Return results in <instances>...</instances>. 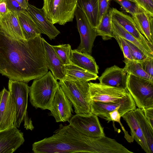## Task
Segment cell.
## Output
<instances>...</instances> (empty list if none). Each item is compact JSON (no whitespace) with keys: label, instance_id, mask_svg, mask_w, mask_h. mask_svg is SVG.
<instances>
[{"label":"cell","instance_id":"obj_1","mask_svg":"<svg viewBox=\"0 0 153 153\" xmlns=\"http://www.w3.org/2000/svg\"><path fill=\"white\" fill-rule=\"evenodd\" d=\"M42 38L14 39L0 28V73L27 83L48 72Z\"/></svg>","mask_w":153,"mask_h":153},{"label":"cell","instance_id":"obj_2","mask_svg":"<svg viewBox=\"0 0 153 153\" xmlns=\"http://www.w3.org/2000/svg\"><path fill=\"white\" fill-rule=\"evenodd\" d=\"M52 136L32 144L35 153H91V137L82 134L70 124H61Z\"/></svg>","mask_w":153,"mask_h":153},{"label":"cell","instance_id":"obj_3","mask_svg":"<svg viewBox=\"0 0 153 153\" xmlns=\"http://www.w3.org/2000/svg\"><path fill=\"white\" fill-rule=\"evenodd\" d=\"M34 80L29 88L30 102L36 109H48L59 86V82L50 71Z\"/></svg>","mask_w":153,"mask_h":153},{"label":"cell","instance_id":"obj_4","mask_svg":"<svg viewBox=\"0 0 153 153\" xmlns=\"http://www.w3.org/2000/svg\"><path fill=\"white\" fill-rule=\"evenodd\" d=\"M58 82L76 114H92L88 82L61 80Z\"/></svg>","mask_w":153,"mask_h":153},{"label":"cell","instance_id":"obj_5","mask_svg":"<svg viewBox=\"0 0 153 153\" xmlns=\"http://www.w3.org/2000/svg\"><path fill=\"white\" fill-rule=\"evenodd\" d=\"M29 88L27 83L9 79L8 89L14 99L16 109V127L19 128L24 122L26 130L34 128L31 118L28 117L27 108Z\"/></svg>","mask_w":153,"mask_h":153},{"label":"cell","instance_id":"obj_6","mask_svg":"<svg viewBox=\"0 0 153 153\" xmlns=\"http://www.w3.org/2000/svg\"><path fill=\"white\" fill-rule=\"evenodd\" d=\"M77 4V0H44L42 9L53 24L64 25L73 21Z\"/></svg>","mask_w":153,"mask_h":153},{"label":"cell","instance_id":"obj_7","mask_svg":"<svg viewBox=\"0 0 153 153\" xmlns=\"http://www.w3.org/2000/svg\"><path fill=\"white\" fill-rule=\"evenodd\" d=\"M127 89L138 108L153 107V81L127 74Z\"/></svg>","mask_w":153,"mask_h":153},{"label":"cell","instance_id":"obj_8","mask_svg":"<svg viewBox=\"0 0 153 153\" xmlns=\"http://www.w3.org/2000/svg\"><path fill=\"white\" fill-rule=\"evenodd\" d=\"M69 124L80 132L88 137H98L105 136L98 117L93 114H76L69 122Z\"/></svg>","mask_w":153,"mask_h":153},{"label":"cell","instance_id":"obj_9","mask_svg":"<svg viewBox=\"0 0 153 153\" xmlns=\"http://www.w3.org/2000/svg\"><path fill=\"white\" fill-rule=\"evenodd\" d=\"M92 113L104 119L108 123L111 121L109 113L119 108L120 117L126 113L136 108L134 101L129 93L126 97L116 103H103L91 101Z\"/></svg>","mask_w":153,"mask_h":153},{"label":"cell","instance_id":"obj_10","mask_svg":"<svg viewBox=\"0 0 153 153\" xmlns=\"http://www.w3.org/2000/svg\"><path fill=\"white\" fill-rule=\"evenodd\" d=\"M91 100L103 103H116L126 97L129 92L124 89L101 84L89 82Z\"/></svg>","mask_w":153,"mask_h":153},{"label":"cell","instance_id":"obj_11","mask_svg":"<svg viewBox=\"0 0 153 153\" xmlns=\"http://www.w3.org/2000/svg\"><path fill=\"white\" fill-rule=\"evenodd\" d=\"M77 29L80 38L78 51L91 55L94 43L97 36L94 28L84 13L77 7L75 13Z\"/></svg>","mask_w":153,"mask_h":153},{"label":"cell","instance_id":"obj_12","mask_svg":"<svg viewBox=\"0 0 153 153\" xmlns=\"http://www.w3.org/2000/svg\"><path fill=\"white\" fill-rule=\"evenodd\" d=\"M16 109L13 97L4 87L0 92V131L16 127Z\"/></svg>","mask_w":153,"mask_h":153},{"label":"cell","instance_id":"obj_13","mask_svg":"<svg viewBox=\"0 0 153 153\" xmlns=\"http://www.w3.org/2000/svg\"><path fill=\"white\" fill-rule=\"evenodd\" d=\"M72 103L59 85L54 95L50 107V115L56 122L69 121L73 112Z\"/></svg>","mask_w":153,"mask_h":153},{"label":"cell","instance_id":"obj_14","mask_svg":"<svg viewBox=\"0 0 153 153\" xmlns=\"http://www.w3.org/2000/svg\"><path fill=\"white\" fill-rule=\"evenodd\" d=\"M112 18L116 21L126 30L136 38L152 54L153 44L149 42L137 28L132 17L116 8L111 9Z\"/></svg>","mask_w":153,"mask_h":153},{"label":"cell","instance_id":"obj_15","mask_svg":"<svg viewBox=\"0 0 153 153\" xmlns=\"http://www.w3.org/2000/svg\"><path fill=\"white\" fill-rule=\"evenodd\" d=\"M25 142L23 133L13 126L0 131V153H13Z\"/></svg>","mask_w":153,"mask_h":153},{"label":"cell","instance_id":"obj_16","mask_svg":"<svg viewBox=\"0 0 153 153\" xmlns=\"http://www.w3.org/2000/svg\"><path fill=\"white\" fill-rule=\"evenodd\" d=\"M98 79L101 84L127 89V74L123 68L116 65L106 68Z\"/></svg>","mask_w":153,"mask_h":153},{"label":"cell","instance_id":"obj_17","mask_svg":"<svg viewBox=\"0 0 153 153\" xmlns=\"http://www.w3.org/2000/svg\"><path fill=\"white\" fill-rule=\"evenodd\" d=\"M27 10L43 34L50 40L55 39L60 33V31L47 18L42 9L38 8L28 3Z\"/></svg>","mask_w":153,"mask_h":153},{"label":"cell","instance_id":"obj_18","mask_svg":"<svg viewBox=\"0 0 153 153\" xmlns=\"http://www.w3.org/2000/svg\"><path fill=\"white\" fill-rule=\"evenodd\" d=\"M0 28L14 39H25L16 13L8 10L7 13L0 16Z\"/></svg>","mask_w":153,"mask_h":153},{"label":"cell","instance_id":"obj_19","mask_svg":"<svg viewBox=\"0 0 153 153\" xmlns=\"http://www.w3.org/2000/svg\"><path fill=\"white\" fill-rule=\"evenodd\" d=\"M42 40L48 68L51 71L56 80H62L64 77L62 68L63 63L55 52L52 45L43 38Z\"/></svg>","mask_w":153,"mask_h":153},{"label":"cell","instance_id":"obj_20","mask_svg":"<svg viewBox=\"0 0 153 153\" xmlns=\"http://www.w3.org/2000/svg\"><path fill=\"white\" fill-rule=\"evenodd\" d=\"M64 77L62 80L87 82L96 80L99 76L95 74L73 64L63 65L62 67Z\"/></svg>","mask_w":153,"mask_h":153},{"label":"cell","instance_id":"obj_21","mask_svg":"<svg viewBox=\"0 0 153 153\" xmlns=\"http://www.w3.org/2000/svg\"><path fill=\"white\" fill-rule=\"evenodd\" d=\"M16 14L25 39L28 40L43 34L27 9Z\"/></svg>","mask_w":153,"mask_h":153},{"label":"cell","instance_id":"obj_22","mask_svg":"<svg viewBox=\"0 0 153 153\" xmlns=\"http://www.w3.org/2000/svg\"><path fill=\"white\" fill-rule=\"evenodd\" d=\"M134 110L126 113L122 117L129 127L131 135L134 140L146 153H150L147 143L135 116Z\"/></svg>","mask_w":153,"mask_h":153},{"label":"cell","instance_id":"obj_23","mask_svg":"<svg viewBox=\"0 0 153 153\" xmlns=\"http://www.w3.org/2000/svg\"><path fill=\"white\" fill-rule=\"evenodd\" d=\"M132 17L140 32L149 42L153 44V15L144 11Z\"/></svg>","mask_w":153,"mask_h":153},{"label":"cell","instance_id":"obj_24","mask_svg":"<svg viewBox=\"0 0 153 153\" xmlns=\"http://www.w3.org/2000/svg\"><path fill=\"white\" fill-rule=\"evenodd\" d=\"M70 60L71 63L92 73L98 74L99 67L93 57L90 54L72 50Z\"/></svg>","mask_w":153,"mask_h":153},{"label":"cell","instance_id":"obj_25","mask_svg":"<svg viewBox=\"0 0 153 153\" xmlns=\"http://www.w3.org/2000/svg\"><path fill=\"white\" fill-rule=\"evenodd\" d=\"M77 7L85 14L92 27L96 29L99 22L98 0H77Z\"/></svg>","mask_w":153,"mask_h":153},{"label":"cell","instance_id":"obj_26","mask_svg":"<svg viewBox=\"0 0 153 153\" xmlns=\"http://www.w3.org/2000/svg\"><path fill=\"white\" fill-rule=\"evenodd\" d=\"M134 111L147 143L150 153H153V128L149 123L141 109L136 108Z\"/></svg>","mask_w":153,"mask_h":153},{"label":"cell","instance_id":"obj_27","mask_svg":"<svg viewBox=\"0 0 153 153\" xmlns=\"http://www.w3.org/2000/svg\"><path fill=\"white\" fill-rule=\"evenodd\" d=\"M111 20V11L110 9L102 17L95 29L97 36H101L104 41L111 39L113 38Z\"/></svg>","mask_w":153,"mask_h":153},{"label":"cell","instance_id":"obj_28","mask_svg":"<svg viewBox=\"0 0 153 153\" xmlns=\"http://www.w3.org/2000/svg\"><path fill=\"white\" fill-rule=\"evenodd\" d=\"M111 23L113 30L114 32L137 47L148 57L153 58V54L151 53L136 38L127 32L116 21L112 18Z\"/></svg>","mask_w":153,"mask_h":153},{"label":"cell","instance_id":"obj_29","mask_svg":"<svg viewBox=\"0 0 153 153\" xmlns=\"http://www.w3.org/2000/svg\"><path fill=\"white\" fill-rule=\"evenodd\" d=\"M123 62L125 63L123 69L127 74L153 81V77L144 71L140 62L127 59H125Z\"/></svg>","mask_w":153,"mask_h":153},{"label":"cell","instance_id":"obj_30","mask_svg":"<svg viewBox=\"0 0 153 153\" xmlns=\"http://www.w3.org/2000/svg\"><path fill=\"white\" fill-rule=\"evenodd\" d=\"M52 46L64 65L71 63L70 56L72 49L69 44L52 45Z\"/></svg>","mask_w":153,"mask_h":153},{"label":"cell","instance_id":"obj_31","mask_svg":"<svg viewBox=\"0 0 153 153\" xmlns=\"http://www.w3.org/2000/svg\"><path fill=\"white\" fill-rule=\"evenodd\" d=\"M127 13L133 16L136 14L145 11L135 3L128 0H116Z\"/></svg>","mask_w":153,"mask_h":153},{"label":"cell","instance_id":"obj_32","mask_svg":"<svg viewBox=\"0 0 153 153\" xmlns=\"http://www.w3.org/2000/svg\"><path fill=\"white\" fill-rule=\"evenodd\" d=\"M113 38L116 39L118 42L121 51L123 52L124 59L133 60L130 53V48L126 40L114 31Z\"/></svg>","mask_w":153,"mask_h":153},{"label":"cell","instance_id":"obj_33","mask_svg":"<svg viewBox=\"0 0 153 153\" xmlns=\"http://www.w3.org/2000/svg\"><path fill=\"white\" fill-rule=\"evenodd\" d=\"M119 109L116 110L109 113L111 121L113 122H116L119 123L121 128L124 134V137L126 140L129 143H131L134 141V139L131 135L129 134L127 131H126L120 122V117L119 112Z\"/></svg>","mask_w":153,"mask_h":153},{"label":"cell","instance_id":"obj_34","mask_svg":"<svg viewBox=\"0 0 153 153\" xmlns=\"http://www.w3.org/2000/svg\"><path fill=\"white\" fill-rule=\"evenodd\" d=\"M126 41L130 48L133 60L141 62L148 58L150 57L131 43L126 40Z\"/></svg>","mask_w":153,"mask_h":153},{"label":"cell","instance_id":"obj_35","mask_svg":"<svg viewBox=\"0 0 153 153\" xmlns=\"http://www.w3.org/2000/svg\"><path fill=\"white\" fill-rule=\"evenodd\" d=\"M136 3L143 10L153 15V0H135Z\"/></svg>","mask_w":153,"mask_h":153},{"label":"cell","instance_id":"obj_36","mask_svg":"<svg viewBox=\"0 0 153 153\" xmlns=\"http://www.w3.org/2000/svg\"><path fill=\"white\" fill-rule=\"evenodd\" d=\"M141 63L144 71L150 76L153 77V58L149 57Z\"/></svg>","mask_w":153,"mask_h":153},{"label":"cell","instance_id":"obj_37","mask_svg":"<svg viewBox=\"0 0 153 153\" xmlns=\"http://www.w3.org/2000/svg\"><path fill=\"white\" fill-rule=\"evenodd\" d=\"M8 10L17 14L23 10L15 0H5Z\"/></svg>","mask_w":153,"mask_h":153},{"label":"cell","instance_id":"obj_38","mask_svg":"<svg viewBox=\"0 0 153 153\" xmlns=\"http://www.w3.org/2000/svg\"><path fill=\"white\" fill-rule=\"evenodd\" d=\"M98 5L100 22L102 17L109 10V1L108 0H98Z\"/></svg>","mask_w":153,"mask_h":153},{"label":"cell","instance_id":"obj_39","mask_svg":"<svg viewBox=\"0 0 153 153\" xmlns=\"http://www.w3.org/2000/svg\"><path fill=\"white\" fill-rule=\"evenodd\" d=\"M149 123L153 128V107L142 109Z\"/></svg>","mask_w":153,"mask_h":153},{"label":"cell","instance_id":"obj_40","mask_svg":"<svg viewBox=\"0 0 153 153\" xmlns=\"http://www.w3.org/2000/svg\"><path fill=\"white\" fill-rule=\"evenodd\" d=\"M8 11L5 0H0V16L7 13Z\"/></svg>","mask_w":153,"mask_h":153},{"label":"cell","instance_id":"obj_41","mask_svg":"<svg viewBox=\"0 0 153 153\" xmlns=\"http://www.w3.org/2000/svg\"><path fill=\"white\" fill-rule=\"evenodd\" d=\"M23 10H26L28 7V2L27 0H15Z\"/></svg>","mask_w":153,"mask_h":153},{"label":"cell","instance_id":"obj_42","mask_svg":"<svg viewBox=\"0 0 153 153\" xmlns=\"http://www.w3.org/2000/svg\"><path fill=\"white\" fill-rule=\"evenodd\" d=\"M108 1H112V0H108ZM128 1H130L134 2L136 3V2L135 1V0H128Z\"/></svg>","mask_w":153,"mask_h":153}]
</instances>
